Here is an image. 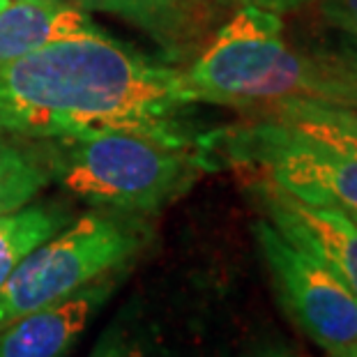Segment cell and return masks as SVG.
Listing matches in <instances>:
<instances>
[{"instance_id": "cell-1", "label": "cell", "mask_w": 357, "mask_h": 357, "mask_svg": "<svg viewBox=\"0 0 357 357\" xmlns=\"http://www.w3.org/2000/svg\"><path fill=\"white\" fill-rule=\"evenodd\" d=\"M189 104L194 97L185 72L153 63L106 35L51 42L0 60L5 129L28 139L118 129L176 146H203L180 120Z\"/></svg>"}, {"instance_id": "cell-2", "label": "cell", "mask_w": 357, "mask_h": 357, "mask_svg": "<svg viewBox=\"0 0 357 357\" xmlns=\"http://www.w3.org/2000/svg\"><path fill=\"white\" fill-rule=\"evenodd\" d=\"M194 102L261 109L288 97L346 102L339 58H311L286 44L279 14L242 7L185 72Z\"/></svg>"}, {"instance_id": "cell-3", "label": "cell", "mask_w": 357, "mask_h": 357, "mask_svg": "<svg viewBox=\"0 0 357 357\" xmlns=\"http://www.w3.org/2000/svg\"><path fill=\"white\" fill-rule=\"evenodd\" d=\"M40 141L51 176L67 192L127 215L162 210L210 164L203 146H176L118 129Z\"/></svg>"}, {"instance_id": "cell-4", "label": "cell", "mask_w": 357, "mask_h": 357, "mask_svg": "<svg viewBox=\"0 0 357 357\" xmlns=\"http://www.w3.org/2000/svg\"><path fill=\"white\" fill-rule=\"evenodd\" d=\"M148 229L127 212H88L35 247L0 286V330L17 318L116 275L141 252Z\"/></svg>"}, {"instance_id": "cell-5", "label": "cell", "mask_w": 357, "mask_h": 357, "mask_svg": "<svg viewBox=\"0 0 357 357\" xmlns=\"http://www.w3.org/2000/svg\"><path fill=\"white\" fill-rule=\"evenodd\" d=\"M205 155L258 166L270 182L311 205L339 208L357 222V157L293 132L275 120L217 132L203 139ZM212 164V162H210Z\"/></svg>"}, {"instance_id": "cell-6", "label": "cell", "mask_w": 357, "mask_h": 357, "mask_svg": "<svg viewBox=\"0 0 357 357\" xmlns=\"http://www.w3.org/2000/svg\"><path fill=\"white\" fill-rule=\"evenodd\" d=\"M256 242L284 309L328 353L357 341V298L314 256L291 245L270 222H256Z\"/></svg>"}, {"instance_id": "cell-7", "label": "cell", "mask_w": 357, "mask_h": 357, "mask_svg": "<svg viewBox=\"0 0 357 357\" xmlns=\"http://www.w3.org/2000/svg\"><path fill=\"white\" fill-rule=\"evenodd\" d=\"M258 199L270 224L316 261H321L357 298V222L339 208L295 199L275 182L258 185Z\"/></svg>"}, {"instance_id": "cell-8", "label": "cell", "mask_w": 357, "mask_h": 357, "mask_svg": "<svg viewBox=\"0 0 357 357\" xmlns=\"http://www.w3.org/2000/svg\"><path fill=\"white\" fill-rule=\"evenodd\" d=\"M113 288V275L102 277L70 298L17 318L0 330V357H67Z\"/></svg>"}, {"instance_id": "cell-9", "label": "cell", "mask_w": 357, "mask_h": 357, "mask_svg": "<svg viewBox=\"0 0 357 357\" xmlns=\"http://www.w3.org/2000/svg\"><path fill=\"white\" fill-rule=\"evenodd\" d=\"M83 35L104 33L70 0H10L0 12V60Z\"/></svg>"}, {"instance_id": "cell-10", "label": "cell", "mask_w": 357, "mask_h": 357, "mask_svg": "<svg viewBox=\"0 0 357 357\" xmlns=\"http://www.w3.org/2000/svg\"><path fill=\"white\" fill-rule=\"evenodd\" d=\"M261 111L268 120L357 157V109L307 97H288L261 106Z\"/></svg>"}, {"instance_id": "cell-11", "label": "cell", "mask_w": 357, "mask_h": 357, "mask_svg": "<svg viewBox=\"0 0 357 357\" xmlns=\"http://www.w3.org/2000/svg\"><path fill=\"white\" fill-rule=\"evenodd\" d=\"M83 7L118 14L169 51L185 47L201 19V0H83Z\"/></svg>"}, {"instance_id": "cell-12", "label": "cell", "mask_w": 357, "mask_h": 357, "mask_svg": "<svg viewBox=\"0 0 357 357\" xmlns=\"http://www.w3.org/2000/svg\"><path fill=\"white\" fill-rule=\"evenodd\" d=\"M51 180L40 139L0 132V215L28 205Z\"/></svg>"}, {"instance_id": "cell-13", "label": "cell", "mask_w": 357, "mask_h": 357, "mask_svg": "<svg viewBox=\"0 0 357 357\" xmlns=\"http://www.w3.org/2000/svg\"><path fill=\"white\" fill-rule=\"evenodd\" d=\"M70 224L67 210L58 205H24V208L0 215V286L5 284L17 265Z\"/></svg>"}, {"instance_id": "cell-14", "label": "cell", "mask_w": 357, "mask_h": 357, "mask_svg": "<svg viewBox=\"0 0 357 357\" xmlns=\"http://www.w3.org/2000/svg\"><path fill=\"white\" fill-rule=\"evenodd\" d=\"M90 357H164V355L157 353L155 348H150V344L143 337L129 334L127 330L123 332L111 330L104 332V337L95 346V351L90 353Z\"/></svg>"}, {"instance_id": "cell-15", "label": "cell", "mask_w": 357, "mask_h": 357, "mask_svg": "<svg viewBox=\"0 0 357 357\" xmlns=\"http://www.w3.org/2000/svg\"><path fill=\"white\" fill-rule=\"evenodd\" d=\"M323 14L330 24L357 40V0H323Z\"/></svg>"}, {"instance_id": "cell-16", "label": "cell", "mask_w": 357, "mask_h": 357, "mask_svg": "<svg viewBox=\"0 0 357 357\" xmlns=\"http://www.w3.org/2000/svg\"><path fill=\"white\" fill-rule=\"evenodd\" d=\"M224 3H238L242 7H258V10H265V12L284 14L291 10H298V7L311 3V0H224Z\"/></svg>"}, {"instance_id": "cell-17", "label": "cell", "mask_w": 357, "mask_h": 357, "mask_svg": "<svg viewBox=\"0 0 357 357\" xmlns=\"http://www.w3.org/2000/svg\"><path fill=\"white\" fill-rule=\"evenodd\" d=\"M341 63H344L346 83H348L346 104H344V106H351V109H357V53H348V56L341 58Z\"/></svg>"}, {"instance_id": "cell-18", "label": "cell", "mask_w": 357, "mask_h": 357, "mask_svg": "<svg viewBox=\"0 0 357 357\" xmlns=\"http://www.w3.org/2000/svg\"><path fill=\"white\" fill-rule=\"evenodd\" d=\"M330 355L332 357H357V341L351 346H346V348H339V351H334Z\"/></svg>"}, {"instance_id": "cell-19", "label": "cell", "mask_w": 357, "mask_h": 357, "mask_svg": "<svg viewBox=\"0 0 357 357\" xmlns=\"http://www.w3.org/2000/svg\"><path fill=\"white\" fill-rule=\"evenodd\" d=\"M261 357H298L293 351H288V348H275V351H270V353H265Z\"/></svg>"}, {"instance_id": "cell-20", "label": "cell", "mask_w": 357, "mask_h": 357, "mask_svg": "<svg viewBox=\"0 0 357 357\" xmlns=\"http://www.w3.org/2000/svg\"><path fill=\"white\" fill-rule=\"evenodd\" d=\"M0 132H7V129H5V120H3V113H0Z\"/></svg>"}, {"instance_id": "cell-21", "label": "cell", "mask_w": 357, "mask_h": 357, "mask_svg": "<svg viewBox=\"0 0 357 357\" xmlns=\"http://www.w3.org/2000/svg\"><path fill=\"white\" fill-rule=\"evenodd\" d=\"M7 5H10V0H0V12H3Z\"/></svg>"}, {"instance_id": "cell-22", "label": "cell", "mask_w": 357, "mask_h": 357, "mask_svg": "<svg viewBox=\"0 0 357 357\" xmlns=\"http://www.w3.org/2000/svg\"><path fill=\"white\" fill-rule=\"evenodd\" d=\"M70 3H74V5H79V7H83V0H70Z\"/></svg>"}]
</instances>
